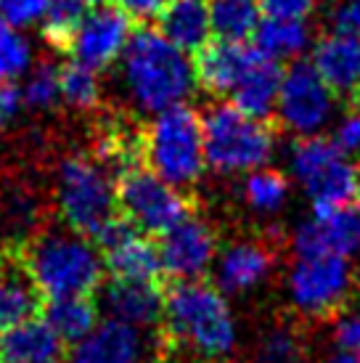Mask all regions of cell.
Segmentation results:
<instances>
[{"mask_svg":"<svg viewBox=\"0 0 360 363\" xmlns=\"http://www.w3.org/2000/svg\"><path fill=\"white\" fill-rule=\"evenodd\" d=\"M157 30L183 53H199L215 40L210 0H170L157 16Z\"/></svg>","mask_w":360,"mask_h":363,"instance_id":"22","label":"cell"},{"mask_svg":"<svg viewBox=\"0 0 360 363\" xmlns=\"http://www.w3.org/2000/svg\"><path fill=\"white\" fill-rule=\"evenodd\" d=\"M48 194L56 220L96 239L117 212V178L85 146L50 152Z\"/></svg>","mask_w":360,"mask_h":363,"instance_id":"4","label":"cell"},{"mask_svg":"<svg viewBox=\"0 0 360 363\" xmlns=\"http://www.w3.org/2000/svg\"><path fill=\"white\" fill-rule=\"evenodd\" d=\"M262 16L273 19L310 21V16L323 6V0H260Z\"/></svg>","mask_w":360,"mask_h":363,"instance_id":"36","label":"cell"},{"mask_svg":"<svg viewBox=\"0 0 360 363\" xmlns=\"http://www.w3.org/2000/svg\"><path fill=\"white\" fill-rule=\"evenodd\" d=\"M358 167H360V164H358ZM358 196H360V175H358Z\"/></svg>","mask_w":360,"mask_h":363,"instance_id":"43","label":"cell"},{"mask_svg":"<svg viewBox=\"0 0 360 363\" xmlns=\"http://www.w3.org/2000/svg\"><path fill=\"white\" fill-rule=\"evenodd\" d=\"M257 363H260V361H257Z\"/></svg>","mask_w":360,"mask_h":363,"instance_id":"44","label":"cell"},{"mask_svg":"<svg viewBox=\"0 0 360 363\" xmlns=\"http://www.w3.org/2000/svg\"><path fill=\"white\" fill-rule=\"evenodd\" d=\"M239 196L249 215L260 218V220H276L289 207L294 186H291L286 170L268 164V167H260L241 178Z\"/></svg>","mask_w":360,"mask_h":363,"instance_id":"24","label":"cell"},{"mask_svg":"<svg viewBox=\"0 0 360 363\" xmlns=\"http://www.w3.org/2000/svg\"><path fill=\"white\" fill-rule=\"evenodd\" d=\"M220 252L218 231L207 218L191 212L186 220L159 236L162 273L172 281H201L215 268Z\"/></svg>","mask_w":360,"mask_h":363,"instance_id":"13","label":"cell"},{"mask_svg":"<svg viewBox=\"0 0 360 363\" xmlns=\"http://www.w3.org/2000/svg\"><path fill=\"white\" fill-rule=\"evenodd\" d=\"M320 363H360V358L350 353H342V350H329L320 358Z\"/></svg>","mask_w":360,"mask_h":363,"instance_id":"41","label":"cell"},{"mask_svg":"<svg viewBox=\"0 0 360 363\" xmlns=\"http://www.w3.org/2000/svg\"><path fill=\"white\" fill-rule=\"evenodd\" d=\"M32 69V45L16 27L0 21V82H13Z\"/></svg>","mask_w":360,"mask_h":363,"instance_id":"32","label":"cell"},{"mask_svg":"<svg viewBox=\"0 0 360 363\" xmlns=\"http://www.w3.org/2000/svg\"><path fill=\"white\" fill-rule=\"evenodd\" d=\"M334 141L339 143V149H344L352 160H360V106L337 117V122H334Z\"/></svg>","mask_w":360,"mask_h":363,"instance_id":"37","label":"cell"},{"mask_svg":"<svg viewBox=\"0 0 360 363\" xmlns=\"http://www.w3.org/2000/svg\"><path fill=\"white\" fill-rule=\"evenodd\" d=\"M45 297L16 255L0 247V326H16L43 313Z\"/></svg>","mask_w":360,"mask_h":363,"instance_id":"21","label":"cell"},{"mask_svg":"<svg viewBox=\"0 0 360 363\" xmlns=\"http://www.w3.org/2000/svg\"><path fill=\"white\" fill-rule=\"evenodd\" d=\"M291 252L360 255V199L305 218L291 233Z\"/></svg>","mask_w":360,"mask_h":363,"instance_id":"15","label":"cell"},{"mask_svg":"<svg viewBox=\"0 0 360 363\" xmlns=\"http://www.w3.org/2000/svg\"><path fill=\"white\" fill-rule=\"evenodd\" d=\"M50 0H0V16L11 27H30L35 21H43Z\"/></svg>","mask_w":360,"mask_h":363,"instance_id":"35","label":"cell"},{"mask_svg":"<svg viewBox=\"0 0 360 363\" xmlns=\"http://www.w3.org/2000/svg\"><path fill=\"white\" fill-rule=\"evenodd\" d=\"M310 67L339 99L360 93V35L329 30L313 43Z\"/></svg>","mask_w":360,"mask_h":363,"instance_id":"20","label":"cell"},{"mask_svg":"<svg viewBox=\"0 0 360 363\" xmlns=\"http://www.w3.org/2000/svg\"><path fill=\"white\" fill-rule=\"evenodd\" d=\"M120 11H125L133 21L157 19L170 0H111Z\"/></svg>","mask_w":360,"mask_h":363,"instance_id":"40","label":"cell"},{"mask_svg":"<svg viewBox=\"0 0 360 363\" xmlns=\"http://www.w3.org/2000/svg\"><path fill=\"white\" fill-rule=\"evenodd\" d=\"M331 350H342L360 358V311H339L329 329Z\"/></svg>","mask_w":360,"mask_h":363,"instance_id":"34","label":"cell"},{"mask_svg":"<svg viewBox=\"0 0 360 363\" xmlns=\"http://www.w3.org/2000/svg\"><path fill=\"white\" fill-rule=\"evenodd\" d=\"M0 363H3V337H0Z\"/></svg>","mask_w":360,"mask_h":363,"instance_id":"42","label":"cell"},{"mask_svg":"<svg viewBox=\"0 0 360 363\" xmlns=\"http://www.w3.org/2000/svg\"><path fill=\"white\" fill-rule=\"evenodd\" d=\"M210 13L220 40H249L262 21L260 0H210Z\"/></svg>","mask_w":360,"mask_h":363,"instance_id":"29","label":"cell"},{"mask_svg":"<svg viewBox=\"0 0 360 363\" xmlns=\"http://www.w3.org/2000/svg\"><path fill=\"white\" fill-rule=\"evenodd\" d=\"M67 342L43 315L21 321L3 334V363H67Z\"/></svg>","mask_w":360,"mask_h":363,"instance_id":"23","label":"cell"},{"mask_svg":"<svg viewBox=\"0 0 360 363\" xmlns=\"http://www.w3.org/2000/svg\"><path fill=\"white\" fill-rule=\"evenodd\" d=\"M283 170L313 212L358 199V162L329 135L294 138Z\"/></svg>","mask_w":360,"mask_h":363,"instance_id":"7","label":"cell"},{"mask_svg":"<svg viewBox=\"0 0 360 363\" xmlns=\"http://www.w3.org/2000/svg\"><path fill=\"white\" fill-rule=\"evenodd\" d=\"M117 212L138 231L162 236L193 210L183 189L159 178L146 164H138L117 178Z\"/></svg>","mask_w":360,"mask_h":363,"instance_id":"9","label":"cell"},{"mask_svg":"<svg viewBox=\"0 0 360 363\" xmlns=\"http://www.w3.org/2000/svg\"><path fill=\"white\" fill-rule=\"evenodd\" d=\"M21 109V91L13 82H0V133L9 130Z\"/></svg>","mask_w":360,"mask_h":363,"instance_id":"39","label":"cell"},{"mask_svg":"<svg viewBox=\"0 0 360 363\" xmlns=\"http://www.w3.org/2000/svg\"><path fill=\"white\" fill-rule=\"evenodd\" d=\"M143 164L183 191L199 186L207 157L201 114L191 104L159 111L143 125Z\"/></svg>","mask_w":360,"mask_h":363,"instance_id":"6","label":"cell"},{"mask_svg":"<svg viewBox=\"0 0 360 363\" xmlns=\"http://www.w3.org/2000/svg\"><path fill=\"white\" fill-rule=\"evenodd\" d=\"M133 38V19L111 0H96L72 35L67 53L93 72L111 69Z\"/></svg>","mask_w":360,"mask_h":363,"instance_id":"11","label":"cell"},{"mask_svg":"<svg viewBox=\"0 0 360 363\" xmlns=\"http://www.w3.org/2000/svg\"><path fill=\"white\" fill-rule=\"evenodd\" d=\"M32 276L45 300L96 297L103 286V260L93 239L50 220L30 242L11 250Z\"/></svg>","mask_w":360,"mask_h":363,"instance_id":"3","label":"cell"},{"mask_svg":"<svg viewBox=\"0 0 360 363\" xmlns=\"http://www.w3.org/2000/svg\"><path fill=\"white\" fill-rule=\"evenodd\" d=\"M103 311L109 318L135 329H154L162 323L164 313V289L159 281H130V279H109L101 286Z\"/></svg>","mask_w":360,"mask_h":363,"instance_id":"18","label":"cell"},{"mask_svg":"<svg viewBox=\"0 0 360 363\" xmlns=\"http://www.w3.org/2000/svg\"><path fill=\"white\" fill-rule=\"evenodd\" d=\"M281 77H283L281 64L265 59V56L260 53V59H257V64H254L252 72L247 74V80L233 91V96H230L228 101L236 104L241 111H247V114H252V117L268 120L270 114L276 111V101H279V91H281Z\"/></svg>","mask_w":360,"mask_h":363,"instance_id":"26","label":"cell"},{"mask_svg":"<svg viewBox=\"0 0 360 363\" xmlns=\"http://www.w3.org/2000/svg\"><path fill=\"white\" fill-rule=\"evenodd\" d=\"M331 30L360 35V0H337L329 13Z\"/></svg>","mask_w":360,"mask_h":363,"instance_id":"38","label":"cell"},{"mask_svg":"<svg viewBox=\"0 0 360 363\" xmlns=\"http://www.w3.org/2000/svg\"><path fill=\"white\" fill-rule=\"evenodd\" d=\"M93 3L96 0H50L48 11L43 16V40L48 43L53 51L67 53L72 35Z\"/></svg>","mask_w":360,"mask_h":363,"instance_id":"31","label":"cell"},{"mask_svg":"<svg viewBox=\"0 0 360 363\" xmlns=\"http://www.w3.org/2000/svg\"><path fill=\"white\" fill-rule=\"evenodd\" d=\"M99 247L103 271L109 279H130V281H159L162 260L159 244L149 233L138 231L130 220L117 215L103 225V231L93 239Z\"/></svg>","mask_w":360,"mask_h":363,"instance_id":"14","label":"cell"},{"mask_svg":"<svg viewBox=\"0 0 360 363\" xmlns=\"http://www.w3.org/2000/svg\"><path fill=\"white\" fill-rule=\"evenodd\" d=\"M352 284L350 257L331 252H291L283 273L286 303L302 318H329L344 311Z\"/></svg>","mask_w":360,"mask_h":363,"instance_id":"8","label":"cell"},{"mask_svg":"<svg viewBox=\"0 0 360 363\" xmlns=\"http://www.w3.org/2000/svg\"><path fill=\"white\" fill-rule=\"evenodd\" d=\"M276 122L294 138L326 135L339 117V96L331 91L310 61H297L281 77Z\"/></svg>","mask_w":360,"mask_h":363,"instance_id":"10","label":"cell"},{"mask_svg":"<svg viewBox=\"0 0 360 363\" xmlns=\"http://www.w3.org/2000/svg\"><path fill=\"white\" fill-rule=\"evenodd\" d=\"M207 170L220 178H244L268 167L279 154V133L262 117H252L236 104L218 101L201 111Z\"/></svg>","mask_w":360,"mask_h":363,"instance_id":"5","label":"cell"},{"mask_svg":"<svg viewBox=\"0 0 360 363\" xmlns=\"http://www.w3.org/2000/svg\"><path fill=\"white\" fill-rule=\"evenodd\" d=\"M61 106L82 120H93L96 114L106 109L99 72L74 61L61 64Z\"/></svg>","mask_w":360,"mask_h":363,"instance_id":"28","label":"cell"},{"mask_svg":"<svg viewBox=\"0 0 360 363\" xmlns=\"http://www.w3.org/2000/svg\"><path fill=\"white\" fill-rule=\"evenodd\" d=\"M56 220L48 183L43 186L27 172L13 170L0 181V247L16 250Z\"/></svg>","mask_w":360,"mask_h":363,"instance_id":"12","label":"cell"},{"mask_svg":"<svg viewBox=\"0 0 360 363\" xmlns=\"http://www.w3.org/2000/svg\"><path fill=\"white\" fill-rule=\"evenodd\" d=\"M164 340L196 361L223 363L236 353L241 326L228 294L215 281H175L164 289Z\"/></svg>","mask_w":360,"mask_h":363,"instance_id":"1","label":"cell"},{"mask_svg":"<svg viewBox=\"0 0 360 363\" xmlns=\"http://www.w3.org/2000/svg\"><path fill=\"white\" fill-rule=\"evenodd\" d=\"M99 303L93 297H59L45 300L43 318L67 345H77L99 326Z\"/></svg>","mask_w":360,"mask_h":363,"instance_id":"27","label":"cell"},{"mask_svg":"<svg viewBox=\"0 0 360 363\" xmlns=\"http://www.w3.org/2000/svg\"><path fill=\"white\" fill-rule=\"evenodd\" d=\"M252 40L265 59L276 64H297L305 53L313 51V43H315L310 21L273 19V16H262Z\"/></svg>","mask_w":360,"mask_h":363,"instance_id":"25","label":"cell"},{"mask_svg":"<svg viewBox=\"0 0 360 363\" xmlns=\"http://www.w3.org/2000/svg\"><path fill=\"white\" fill-rule=\"evenodd\" d=\"M120 82L130 109L149 117L189 104L199 88L189 53L172 45L159 30L149 27L133 32L120 56Z\"/></svg>","mask_w":360,"mask_h":363,"instance_id":"2","label":"cell"},{"mask_svg":"<svg viewBox=\"0 0 360 363\" xmlns=\"http://www.w3.org/2000/svg\"><path fill=\"white\" fill-rule=\"evenodd\" d=\"M21 106L32 114H53L61 106V64L50 59L38 61L19 88Z\"/></svg>","mask_w":360,"mask_h":363,"instance_id":"30","label":"cell"},{"mask_svg":"<svg viewBox=\"0 0 360 363\" xmlns=\"http://www.w3.org/2000/svg\"><path fill=\"white\" fill-rule=\"evenodd\" d=\"M260 363H305L308 361V347L297 329L291 326H273L270 332L262 334L260 342Z\"/></svg>","mask_w":360,"mask_h":363,"instance_id":"33","label":"cell"},{"mask_svg":"<svg viewBox=\"0 0 360 363\" xmlns=\"http://www.w3.org/2000/svg\"><path fill=\"white\" fill-rule=\"evenodd\" d=\"M149 345L140 329L106 318L93 332L72 345L67 363H146Z\"/></svg>","mask_w":360,"mask_h":363,"instance_id":"19","label":"cell"},{"mask_svg":"<svg viewBox=\"0 0 360 363\" xmlns=\"http://www.w3.org/2000/svg\"><path fill=\"white\" fill-rule=\"evenodd\" d=\"M260 59V51L247 40H215L196 53L193 69L196 82L212 96H220L228 101L233 91L247 80V74Z\"/></svg>","mask_w":360,"mask_h":363,"instance_id":"17","label":"cell"},{"mask_svg":"<svg viewBox=\"0 0 360 363\" xmlns=\"http://www.w3.org/2000/svg\"><path fill=\"white\" fill-rule=\"evenodd\" d=\"M276 271V250L262 239H233L220 247L212 276L225 294H249L262 289Z\"/></svg>","mask_w":360,"mask_h":363,"instance_id":"16","label":"cell"}]
</instances>
